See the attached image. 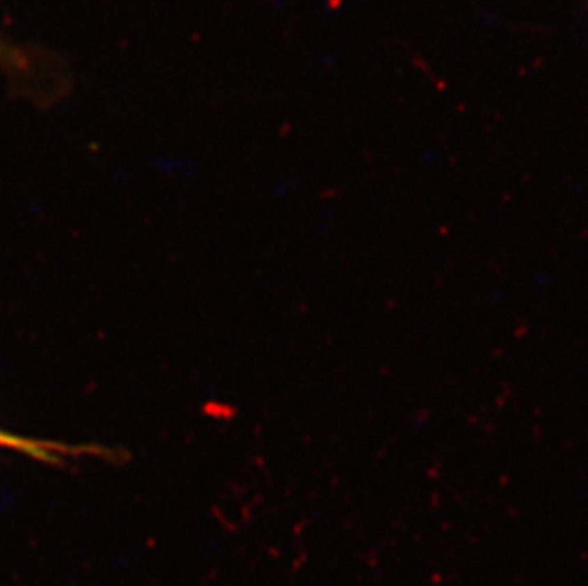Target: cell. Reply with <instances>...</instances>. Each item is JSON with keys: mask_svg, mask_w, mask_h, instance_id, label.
Wrapping results in <instances>:
<instances>
[{"mask_svg": "<svg viewBox=\"0 0 588 586\" xmlns=\"http://www.w3.org/2000/svg\"><path fill=\"white\" fill-rule=\"evenodd\" d=\"M0 450L15 451V453H22V455L33 457L36 461L50 463V465H59L65 459L116 455L113 451L103 450L100 445H71V443L51 442V440H38V438L12 434V432L2 429H0Z\"/></svg>", "mask_w": 588, "mask_h": 586, "instance_id": "6da1fadb", "label": "cell"}]
</instances>
